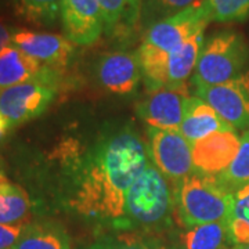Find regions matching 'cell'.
I'll return each instance as SVG.
<instances>
[{"instance_id":"cell-1","label":"cell","mask_w":249,"mask_h":249,"mask_svg":"<svg viewBox=\"0 0 249 249\" xmlns=\"http://www.w3.org/2000/svg\"><path fill=\"white\" fill-rule=\"evenodd\" d=\"M58 201L72 213L114 227L126 194L150 162L147 145L129 124H106L90 142L68 139L57 150Z\"/></svg>"},{"instance_id":"cell-2","label":"cell","mask_w":249,"mask_h":249,"mask_svg":"<svg viewBox=\"0 0 249 249\" xmlns=\"http://www.w3.org/2000/svg\"><path fill=\"white\" fill-rule=\"evenodd\" d=\"M175 216L173 190L151 160L130 186L124 216L116 229L160 231L166 230Z\"/></svg>"},{"instance_id":"cell-3","label":"cell","mask_w":249,"mask_h":249,"mask_svg":"<svg viewBox=\"0 0 249 249\" xmlns=\"http://www.w3.org/2000/svg\"><path fill=\"white\" fill-rule=\"evenodd\" d=\"M172 190L175 214L183 227L229 220L234 194L223 188L216 178L193 173Z\"/></svg>"},{"instance_id":"cell-4","label":"cell","mask_w":249,"mask_h":249,"mask_svg":"<svg viewBox=\"0 0 249 249\" xmlns=\"http://www.w3.org/2000/svg\"><path fill=\"white\" fill-rule=\"evenodd\" d=\"M249 68V46L238 31L222 29L204 40L191 85L216 86Z\"/></svg>"},{"instance_id":"cell-5","label":"cell","mask_w":249,"mask_h":249,"mask_svg":"<svg viewBox=\"0 0 249 249\" xmlns=\"http://www.w3.org/2000/svg\"><path fill=\"white\" fill-rule=\"evenodd\" d=\"M204 40V32L196 34L170 53L140 43L136 53L145 89H190L188 79L196 71Z\"/></svg>"},{"instance_id":"cell-6","label":"cell","mask_w":249,"mask_h":249,"mask_svg":"<svg viewBox=\"0 0 249 249\" xmlns=\"http://www.w3.org/2000/svg\"><path fill=\"white\" fill-rule=\"evenodd\" d=\"M62 72L43 67L32 79L0 91V114L10 127L27 124L45 112L57 96Z\"/></svg>"},{"instance_id":"cell-7","label":"cell","mask_w":249,"mask_h":249,"mask_svg":"<svg viewBox=\"0 0 249 249\" xmlns=\"http://www.w3.org/2000/svg\"><path fill=\"white\" fill-rule=\"evenodd\" d=\"M147 137L148 158L172 187L193 175L191 145L178 130L147 127Z\"/></svg>"},{"instance_id":"cell-8","label":"cell","mask_w":249,"mask_h":249,"mask_svg":"<svg viewBox=\"0 0 249 249\" xmlns=\"http://www.w3.org/2000/svg\"><path fill=\"white\" fill-rule=\"evenodd\" d=\"M194 96L202 98L235 130L249 129V68L235 79L216 86L193 85Z\"/></svg>"},{"instance_id":"cell-9","label":"cell","mask_w":249,"mask_h":249,"mask_svg":"<svg viewBox=\"0 0 249 249\" xmlns=\"http://www.w3.org/2000/svg\"><path fill=\"white\" fill-rule=\"evenodd\" d=\"M208 24L209 19L198 3L147 28L142 32V45L170 53L194 35L205 32Z\"/></svg>"},{"instance_id":"cell-10","label":"cell","mask_w":249,"mask_h":249,"mask_svg":"<svg viewBox=\"0 0 249 249\" xmlns=\"http://www.w3.org/2000/svg\"><path fill=\"white\" fill-rule=\"evenodd\" d=\"M11 45L39 61L43 67L62 72L75 58L76 45L67 36L14 28Z\"/></svg>"},{"instance_id":"cell-11","label":"cell","mask_w":249,"mask_h":249,"mask_svg":"<svg viewBox=\"0 0 249 249\" xmlns=\"http://www.w3.org/2000/svg\"><path fill=\"white\" fill-rule=\"evenodd\" d=\"M190 97V89L147 90L136 104V114L148 127L160 130H178L184 115V106Z\"/></svg>"},{"instance_id":"cell-12","label":"cell","mask_w":249,"mask_h":249,"mask_svg":"<svg viewBox=\"0 0 249 249\" xmlns=\"http://www.w3.org/2000/svg\"><path fill=\"white\" fill-rule=\"evenodd\" d=\"M96 76L101 88L112 94H134L142 79L137 53L127 50L103 53L96 62Z\"/></svg>"},{"instance_id":"cell-13","label":"cell","mask_w":249,"mask_h":249,"mask_svg":"<svg viewBox=\"0 0 249 249\" xmlns=\"http://www.w3.org/2000/svg\"><path fill=\"white\" fill-rule=\"evenodd\" d=\"M241 136L237 130L217 132L190 144L193 173L216 178L227 169L240 150Z\"/></svg>"},{"instance_id":"cell-14","label":"cell","mask_w":249,"mask_h":249,"mask_svg":"<svg viewBox=\"0 0 249 249\" xmlns=\"http://www.w3.org/2000/svg\"><path fill=\"white\" fill-rule=\"evenodd\" d=\"M61 25L72 43L93 45L104 32V22L97 0H62Z\"/></svg>"},{"instance_id":"cell-15","label":"cell","mask_w":249,"mask_h":249,"mask_svg":"<svg viewBox=\"0 0 249 249\" xmlns=\"http://www.w3.org/2000/svg\"><path fill=\"white\" fill-rule=\"evenodd\" d=\"M235 130L206 101L190 96L184 106V115L180 124V133L190 144L217 132Z\"/></svg>"},{"instance_id":"cell-16","label":"cell","mask_w":249,"mask_h":249,"mask_svg":"<svg viewBox=\"0 0 249 249\" xmlns=\"http://www.w3.org/2000/svg\"><path fill=\"white\" fill-rule=\"evenodd\" d=\"M101 9L104 34L124 39L133 35L142 22V0H97Z\"/></svg>"},{"instance_id":"cell-17","label":"cell","mask_w":249,"mask_h":249,"mask_svg":"<svg viewBox=\"0 0 249 249\" xmlns=\"http://www.w3.org/2000/svg\"><path fill=\"white\" fill-rule=\"evenodd\" d=\"M173 249H229L230 241L227 223H208L194 227H183L173 237Z\"/></svg>"},{"instance_id":"cell-18","label":"cell","mask_w":249,"mask_h":249,"mask_svg":"<svg viewBox=\"0 0 249 249\" xmlns=\"http://www.w3.org/2000/svg\"><path fill=\"white\" fill-rule=\"evenodd\" d=\"M43 65L16 46L0 52V91L32 79L42 71Z\"/></svg>"},{"instance_id":"cell-19","label":"cell","mask_w":249,"mask_h":249,"mask_svg":"<svg viewBox=\"0 0 249 249\" xmlns=\"http://www.w3.org/2000/svg\"><path fill=\"white\" fill-rule=\"evenodd\" d=\"M13 249H72L71 237L60 223H28Z\"/></svg>"},{"instance_id":"cell-20","label":"cell","mask_w":249,"mask_h":249,"mask_svg":"<svg viewBox=\"0 0 249 249\" xmlns=\"http://www.w3.org/2000/svg\"><path fill=\"white\" fill-rule=\"evenodd\" d=\"M31 213V198L0 169V224L24 223Z\"/></svg>"},{"instance_id":"cell-21","label":"cell","mask_w":249,"mask_h":249,"mask_svg":"<svg viewBox=\"0 0 249 249\" xmlns=\"http://www.w3.org/2000/svg\"><path fill=\"white\" fill-rule=\"evenodd\" d=\"M227 234L230 245L249 244V184L234 193V202L227 220Z\"/></svg>"},{"instance_id":"cell-22","label":"cell","mask_w":249,"mask_h":249,"mask_svg":"<svg viewBox=\"0 0 249 249\" xmlns=\"http://www.w3.org/2000/svg\"><path fill=\"white\" fill-rule=\"evenodd\" d=\"M62 0H16L21 18L37 27H54L61 18Z\"/></svg>"},{"instance_id":"cell-23","label":"cell","mask_w":249,"mask_h":249,"mask_svg":"<svg viewBox=\"0 0 249 249\" xmlns=\"http://www.w3.org/2000/svg\"><path fill=\"white\" fill-rule=\"evenodd\" d=\"M216 180L223 188L232 194L249 184V129L241 136L240 150L231 165L216 176Z\"/></svg>"},{"instance_id":"cell-24","label":"cell","mask_w":249,"mask_h":249,"mask_svg":"<svg viewBox=\"0 0 249 249\" xmlns=\"http://www.w3.org/2000/svg\"><path fill=\"white\" fill-rule=\"evenodd\" d=\"M201 6L209 22H244L249 18V0H201Z\"/></svg>"},{"instance_id":"cell-25","label":"cell","mask_w":249,"mask_h":249,"mask_svg":"<svg viewBox=\"0 0 249 249\" xmlns=\"http://www.w3.org/2000/svg\"><path fill=\"white\" fill-rule=\"evenodd\" d=\"M198 3H201V0H142L140 29L144 32L154 24Z\"/></svg>"},{"instance_id":"cell-26","label":"cell","mask_w":249,"mask_h":249,"mask_svg":"<svg viewBox=\"0 0 249 249\" xmlns=\"http://www.w3.org/2000/svg\"><path fill=\"white\" fill-rule=\"evenodd\" d=\"M86 249H173L170 245L155 237L118 234L104 235L94 241Z\"/></svg>"},{"instance_id":"cell-27","label":"cell","mask_w":249,"mask_h":249,"mask_svg":"<svg viewBox=\"0 0 249 249\" xmlns=\"http://www.w3.org/2000/svg\"><path fill=\"white\" fill-rule=\"evenodd\" d=\"M27 229V223L0 224V249H13Z\"/></svg>"},{"instance_id":"cell-28","label":"cell","mask_w":249,"mask_h":249,"mask_svg":"<svg viewBox=\"0 0 249 249\" xmlns=\"http://www.w3.org/2000/svg\"><path fill=\"white\" fill-rule=\"evenodd\" d=\"M11 35L13 29L6 25V22L0 18V52L11 46Z\"/></svg>"},{"instance_id":"cell-29","label":"cell","mask_w":249,"mask_h":249,"mask_svg":"<svg viewBox=\"0 0 249 249\" xmlns=\"http://www.w3.org/2000/svg\"><path fill=\"white\" fill-rule=\"evenodd\" d=\"M9 129H11V127H10L7 119L0 114V142H1V140L4 139V136H6V133H7V130H9Z\"/></svg>"},{"instance_id":"cell-30","label":"cell","mask_w":249,"mask_h":249,"mask_svg":"<svg viewBox=\"0 0 249 249\" xmlns=\"http://www.w3.org/2000/svg\"><path fill=\"white\" fill-rule=\"evenodd\" d=\"M229 249H249V244L248 245H235V247H230Z\"/></svg>"}]
</instances>
